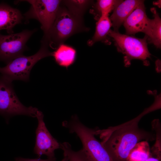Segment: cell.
<instances>
[{"label": "cell", "instance_id": "obj_19", "mask_svg": "<svg viewBox=\"0 0 161 161\" xmlns=\"http://www.w3.org/2000/svg\"><path fill=\"white\" fill-rule=\"evenodd\" d=\"M60 144V148L63 150L64 156L68 158V161H89L82 149L78 151H74L71 145L66 142Z\"/></svg>", "mask_w": 161, "mask_h": 161}, {"label": "cell", "instance_id": "obj_13", "mask_svg": "<svg viewBox=\"0 0 161 161\" xmlns=\"http://www.w3.org/2000/svg\"><path fill=\"white\" fill-rule=\"evenodd\" d=\"M112 26L109 15L100 16L96 22L95 34L92 38L88 41V45L91 46L96 42L100 41L110 44L111 42L108 35Z\"/></svg>", "mask_w": 161, "mask_h": 161}, {"label": "cell", "instance_id": "obj_8", "mask_svg": "<svg viewBox=\"0 0 161 161\" xmlns=\"http://www.w3.org/2000/svg\"><path fill=\"white\" fill-rule=\"evenodd\" d=\"M36 30H25L19 33L2 35L0 33V61L6 64L23 55L26 43Z\"/></svg>", "mask_w": 161, "mask_h": 161}, {"label": "cell", "instance_id": "obj_14", "mask_svg": "<svg viewBox=\"0 0 161 161\" xmlns=\"http://www.w3.org/2000/svg\"><path fill=\"white\" fill-rule=\"evenodd\" d=\"M76 56L75 49L64 44L59 45L52 52V55L58 65L67 69L74 63Z\"/></svg>", "mask_w": 161, "mask_h": 161}, {"label": "cell", "instance_id": "obj_12", "mask_svg": "<svg viewBox=\"0 0 161 161\" xmlns=\"http://www.w3.org/2000/svg\"><path fill=\"white\" fill-rule=\"evenodd\" d=\"M23 19L18 9L6 4H0V30H5L10 34L13 33V28Z\"/></svg>", "mask_w": 161, "mask_h": 161}, {"label": "cell", "instance_id": "obj_7", "mask_svg": "<svg viewBox=\"0 0 161 161\" xmlns=\"http://www.w3.org/2000/svg\"><path fill=\"white\" fill-rule=\"evenodd\" d=\"M38 109L22 104L14 90L12 81L0 75V114L5 117L24 115L36 117Z\"/></svg>", "mask_w": 161, "mask_h": 161}, {"label": "cell", "instance_id": "obj_1", "mask_svg": "<svg viewBox=\"0 0 161 161\" xmlns=\"http://www.w3.org/2000/svg\"><path fill=\"white\" fill-rule=\"evenodd\" d=\"M150 112L148 109L138 116L124 124L105 129H96L100 134L102 144L114 161H127L131 149L141 140H153L154 135L140 128L138 122L142 117Z\"/></svg>", "mask_w": 161, "mask_h": 161}, {"label": "cell", "instance_id": "obj_2", "mask_svg": "<svg viewBox=\"0 0 161 161\" xmlns=\"http://www.w3.org/2000/svg\"><path fill=\"white\" fill-rule=\"evenodd\" d=\"M62 125L78 137L82 144L81 149L89 161H114L101 142L95 137V130L85 126L76 115L63 121Z\"/></svg>", "mask_w": 161, "mask_h": 161}, {"label": "cell", "instance_id": "obj_9", "mask_svg": "<svg viewBox=\"0 0 161 161\" xmlns=\"http://www.w3.org/2000/svg\"><path fill=\"white\" fill-rule=\"evenodd\" d=\"M36 117L38 124L35 132L34 153L38 155V158L43 155H46L48 158L55 157V151L60 148V143L52 136L47 128L42 112L38 110Z\"/></svg>", "mask_w": 161, "mask_h": 161}, {"label": "cell", "instance_id": "obj_3", "mask_svg": "<svg viewBox=\"0 0 161 161\" xmlns=\"http://www.w3.org/2000/svg\"><path fill=\"white\" fill-rule=\"evenodd\" d=\"M88 30L83 17L69 11L61 1L55 21L49 31L47 42L49 47L56 49L75 34Z\"/></svg>", "mask_w": 161, "mask_h": 161}, {"label": "cell", "instance_id": "obj_16", "mask_svg": "<svg viewBox=\"0 0 161 161\" xmlns=\"http://www.w3.org/2000/svg\"><path fill=\"white\" fill-rule=\"evenodd\" d=\"M150 154V148L147 141L137 143L131 150L127 161H145Z\"/></svg>", "mask_w": 161, "mask_h": 161}, {"label": "cell", "instance_id": "obj_15", "mask_svg": "<svg viewBox=\"0 0 161 161\" xmlns=\"http://www.w3.org/2000/svg\"><path fill=\"white\" fill-rule=\"evenodd\" d=\"M151 11L154 18L150 33L147 38V42L153 44L157 48L161 47V20L155 8H152Z\"/></svg>", "mask_w": 161, "mask_h": 161}, {"label": "cell", "instance_id": "obj_10", "mask_svg": "<svg viewBox=\"0 0 161 161\" xmlns=\"http://www.w3.org/2000/svg\"><path fill=\"white\" fill-rule=\"evenodd\" d=\"M153 19L146 15L144 1L141 3L126 18L123 24L127 35H135L139 32L144 33L147 38L149 36Z\"/></svg>", "mask_w": 161, "mask_h": 161}, {"label": "cell", "instance_id": "obj_17", "mask_svg": "<svg viewBox=\"0 0 161 161\" xmlns=\"http://www.w3.org/2000/svg\"><path fill=\"white\" fill-rule=\"evenodd\" d=\"M92 1L83 0L62 1L68 10L75 15L83 17L85 11L92 4Z\"/></svg>", "mask_w": 161, "mask_h": 161}, {"label": "cell", "instance_id": "obj_6", "mask_svg": "<svg viewBox=\"0 0 161 161\" xmlns=\"http://www.w3.org/2000/svg\"><path fill=\"white\" fill-rule=\"evenodd\" d=\"M31 5L29 10L23 15L26 20L34 19L41 24L44 34L41 40L47 42L49 31L55 21L61 1L59 0L24 1Z\"/></svg>", "mask_w": 161, "mask_h": 161}, {"label": "cell", "instance_id": "obj_22", "mask_svg": "<svg viewBox=\"0 0 161 161\" xmlns=\"http://www.w3.org/2000/svg\"><path fill=\"white\" fill-rule=\"evenodd\" d=\"M61 161H68V159L66 156H64V157Z\"/></svg>", "mask_w": 161, "mask_h": 161}, {"label": "cell", "instance_id": "obj_20", "mask_svg": "<svg viewBox=\"0 0 161 161\" xmlns=\"http://www.w3.org/2000/svg\"><path fill=\"white\" fill-rule=\"evenodd\" d=\"M145 161H161V145L154 144L150 148V154Z\"/></svg>", "mask_w": 161, "mask_h": 161}, {"label": "cell", "instance_id": "obj_4", "mask_svg": "<svg viewBox=\"0 0 161 161\" xmlns=\"http://www.w3.org/2000/svg\"><path fill=\"white\" fill-rule=\"evenodd\" d=\"M108 35L112 38L117 51L124 55L125 66H129L133 59L141 60L146 66L149 64L148 59L151 58V54L148 48L146 36L143 38H139L121 34L111 29Z\"/></svg>", "mask_w": 161, "mask_h": 161}, {"label": "cell", "instance_id": "obj_18", "mask_svg": "<svg viewBox=\"0 0 161 161\" xmlns=\"http://www.w3.org/2000/svg\"><path fill=\"white\" fill-rule=\"evenodd\" d=\"M121 0H98L94 5L92 13L97 15L98 19L102 16L109 15Z\"/></svg>", "mask_w": 161, "mask_h": 161}, {"label": "cell", "instance_id": "obj_11", "mask_svg": "<svg viewBox=\"0 0 161 161\" xmlns=\"http://www.w3.org/2000/svg\"><path fill=\"white\" fill-rule=\"evenodd\" d=\"M143 0H121L116 5L110 18L114 31L118 32L126 18Z\"/></svg>", "mask_w": 161, "mask_h": 161}, {"label": "cell", "instance_id": "obj_21", "mask_svg": "<svg viewBox=\"0 0 161 161\" xmlns=\"http://www.w3.org/2000/svg\"><path fill=\"white\" fill-rule=\"evenodd\" d=\"M16 161H56V158L55 157L52 158H48L47 159L43 160L38 159H27L21 157H17L15 159Z\"/></svg>", "mask_w": 161, "mask_h": 161}, {"label": "cell", "instance_id": "obj_5", "mask_svg": "<svg viewBox=\"0 0 161 161\" xmlns=\"http://www.w3.org/2000/svg\"><path fill=\"white\" fill-rule=\"evenodd\" d=\"M41 43L39 49L34 55L20 56L8 62L5 66L0 67L1 75L12 82L16 80L28 81L30 71L34 65L40 60L52 56L48 44L41 41Z\"/></svg>", "mask_w": 161, "mask_h": 161}]
</instances>
